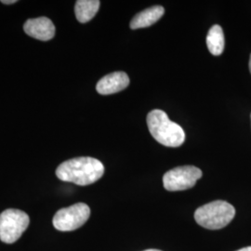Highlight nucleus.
I'll use <instances>...</instances> for the list:
<instances>
[{
    "label": "nucleus",
    "mask_w": 251,
    "mask_h": 251,
    "mask_svg": "<svg viewBox=\"0 0 251 251\" xmlns=\"http://www.w3.org/2000/svg\"><path fill=\"white\" fill-rule=\"evenodd\" d=\"M104 166L93 157H76L63 162L56 170L58 179L86 186L96 182L102 177Z\"/></svg>",
    "instance_id": "1"
},
{
    "label": "nucleus",
    "mask_w": 251,
    "mask_h": 251,
    "mask_svg": "<svg viewBox=\"0 0 251 251\" xmlns=\"http://www.w3.org/2000/svg\"><path fill=\"white\" fill-rule=\"evenodd\" d=\"M147 125L150 133L162 145L179 147L185 141V133L180 126L170 120L162 110H152L147 116Z\"/></svg>",
    "instance_id": "2"
},
{
    "label": "nucleus",
    "mask_w": 251,
    "mask_h": 251,
    "mask_svg": "<svg viewBox=\"0 0 251 251\" xmlns=\"http://www.w3.org/2000/svg\"><path fill=\"white\" fill-rule=\"evenodd\" d=\"M235 215V209L224 200H216L198 207L195 220L198 225L208 230H220L229 225Z\"/></svg>",
    "instance_id": "3"
},
{
    "label": "nucleus",
    "mask_w": 251,
    "mask_h": 251,
    "mask_svg": "<svg viewBox=\"0 0 251 251\" xmlns=\"http://www.w3.org/2000/svg\"><path fill=\"white\" fill-rule=\"evenodd\" d=\"M30 224L29 216L20 209L9 208L0 214V239L7 244L15 243Z\"/></svg>",
    "instance_id": "4"
},
{
    "label": "nucleus",
    "mask_w": 251,
    "mask_h": 251,
    "mask_svg": "<svg viewBox=\"0 0 251 251\" xmlns=\"http://www.w3.org/2000/svg\"><path fill=\"white\" fill-rule=\"evenodd\" d=\"M90 216V206L77 203L58 210L53 217V226L59 231L71 232L85 225Z\"/></svg>",
    "instance_id": "5"
},
{
    "label": "nucleus",
    "mask_w": 251,
    "mask_h": 251,
    "mask_svg": "<svg viewBox=\"0 0 251 251\" xmlns=\"http://www.w3.org/2000/svg\"><path fill=\"white\" fill-rule=\"evenodd\" d=\"M202 171L194 166L178 167L165 173L163 185L170 192L184 191L193 188L197 181L202 178Z\"/></svg>",
    "instance_id": "6"
},
{
    "label": "nucleus",
    "mask_w": 251,
    "mask_h": 251,
    "mask_svg": "<svg viewBox=\"0 0 251 251\" xmlns=\"http://www.w3.org/2000/svg\"><path fill=\"white\" fill-rule=\"evenodd\" d=\"M27 35L41 41H49L55 36V26L50 19L47 17L29 19L24 25Z\"/></svg>",
    "instance_id": "7"
},
{
    "label": "nucleus",
    "mask_w": 251,
    "mask_h": 251,
    "mask_svg": "<svg viewBox=\"0 0 251 251\" xmlns=\"http://www.w3.org/2000/svg\"><path fill=\"white\" fill-rule=\"evenodd\" d=\"M129 85V77L124 72H114L103 76L97 83L96 90L101 95L115 94Z\"/></svg>",
    "instance_id": "8"
},
{
    "label": "nucleus",
    "mask_w": 251,
    "mask_h": 251,
    "mask_svg": "<svg viewBox=\"0 0 251 251\" xmlns=\"http://www.w3.org/2000/svg\"><path fill=\"white\" fill-rule=\"evenodd\" d=\"M164 13L165 9L162 6H153L138 13L134 18L131 20L129 25L133 30L151 26L161 18Z\"/></svg>",
    "instance_id": "9"
},
{
    "label": "nucleus",
    "mask_w": 251,
    "mask_h": 251,
    "mask_svg": "<svg viewBox=\"0 0 251 251\" xmlns=\"http://www.w3.org/2000/svg\"><path fill=\"white\" fill-rule=\"evenodd\" d=\"M99 0H78L75 3V13L79 23L85 24L93 18L100 9Z\"/></svg>",
    "instance_id": "10"
},
{
    "label": "nucleus",
    "mask_w": 251,
    "mask_h": 251,
    "mask_svg": "<svg viewBox=\"0 0 251 251\" xmlns=\"http://www.w3.org/2000/svg\"><path fill=\"white\" fill-rule=\"evenodd\" d=\"M206 46L209 52L219 56L224 52L225 50V34L223 28L216 25L209 29L207 36H206Z\"/></svg>",
    "instance_id": "11"
},
{
    "label": "nucleus",
    "mask_w": 251,
    "mask_h": 251,
    "mask_svg": "<svg viewBox=\"0 0 251 251\" xmlns=\"http://www.w3.org/2000/svg\"><path fill=\"white\" fill-rule=\"evenodd\" d=\"M17 1L16 0H2L1 1V3H3V4H14V3H16Z\"/></svg>",
    "instance_id": "12"
},
{
    "label": "nucleus",
    "mask_w": 251,
    "mask_h": 251,
    "mask_svg": "<svg viewBox=\"0 0 251 251\" xmlns=\"http://www.w3.org/2000/svg\"><path fill=\"white\" fill-rule=\"evenodd\" d=\"M236 251H251V247H247V248H244V249Z\"/></svg>",
    "instance_id": "13"
},
{
    "label": "nucleus",
    "mask_w": 251,
    "mask_h": 251,
    "mask_svg": "<svg viewBox=\"0 0 251 251\" xmlns=\"http://www.w3.org/2000/svg\"><path fill=\"white\" fill-rule=\"evenodd\" d=\"M159 251V250H146V251Z\"/></svg>",
    "instance_id": "14"
},
{
    "label": "nucleus",
    "mask_w": 251,
    "mask_h": 251,
    "mask_svg": "<svg viewBox=\"0 0 251 251\" xmlns=\"http://www.w3.org/2000/svg\"><path fill=\"white\" fill-rule=\"evenodd\" d=\"M250 70H251V59H250Z\"/></svg>",
    "instance_id": "15"
}]
</instances>
